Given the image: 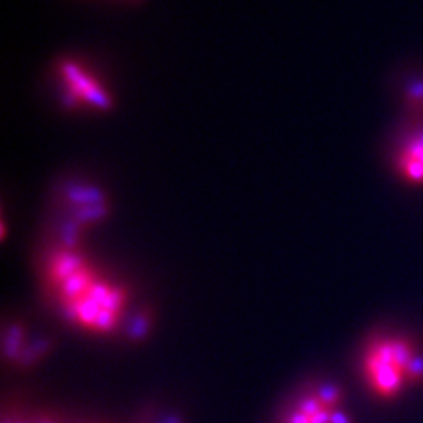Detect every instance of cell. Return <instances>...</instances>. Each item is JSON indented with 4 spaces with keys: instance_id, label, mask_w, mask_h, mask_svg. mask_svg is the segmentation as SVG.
Segmentation results:
<instances>
[{
    "instance_id": "1",
    "label": "cell",
    "mask_w": 423,
    "mask_h": 423,
    "mask_svg": "<svg viewBox=\"0 0 423 423\" xmlns=\"http://www.w3.org/2000/svg\"><path fill=\"white\" fill-rule=\"evenodd\" d=\"M46 282L73 325L90 333H110L125 311V289L104 277L71 249L57 251L46 265Z\"/></svg>"
},
{
    "instance_id": "2",
    "label": "cell",
    "mask_w": 423,
    "mask_h": 423,
    "mask_svg": "<svg viewBox=\"0 0 423 423\" xmlns=\"http://www.w3.org/2000/svg\"><path fill=\"white\" fill-rule=\"evenodd\" d=\"M362 372L370 394L391 400L423 385V353L409 339L381 335L367 344Z\"/></svg>"
},
{
    "instance_id": "3",
    "label": "cell",
    "mask_w": 423,
    "mask_h": 423,
    "mask_svg": "<svg viewBox=\"0 0 423 423\" xmlns=\"http://www.w3.org/2000/svg\"><path fill=\"white\" fill-rule=\"evenodd\" d=\"M284 423H351V420L342 413L339 391L325 388L298 400Z\"/></svg>"
},
{
    "instance_id": "4",
    "label": "cell",
    "mask_w": 423,
    "mask_h": 423,
    "mask_svg": "<svg viewBox=\"0 0 423 423\" xmlns=\"http://www.w3.org/2000/svg\"><path fill=\"white\" fill-rule=\"evenodd\" d=\"M60 78L67 90V97L76 104L104 108L108 104V95L101 83L92 74L86 73L74 62H64L60 66Z\"/></svg>"
},
{
    "instance_id": "5",
    "label": "cell",
    "mask_w": 423,
    "mask_h": 423,
    "mask_svg": "<svg viewBox=\"0 0 423 423\" xmlns=\"http://www.w3.org/2000/svg\"><path fill=\"white\" fill-rule=\"evenodd\" d=\"M397 169L409 184H423V129L413 132L397 156Z\"/></svg>"
},
{
    "instance_id": "6",
    "label": "cell",
    "mask_w": 423,
    "mask_h": 423,
    "mask_svg": "<svg viewBox=\"0 0 423 423\" xmlns=\"http://www.w3.org/2000/svg\"><path fill=\"white\" fill-rule=\"evenodd\" d=\"M406 103L415 113L423 111V80H416L407 85Z\"/></svg>"
}]
</instances>
